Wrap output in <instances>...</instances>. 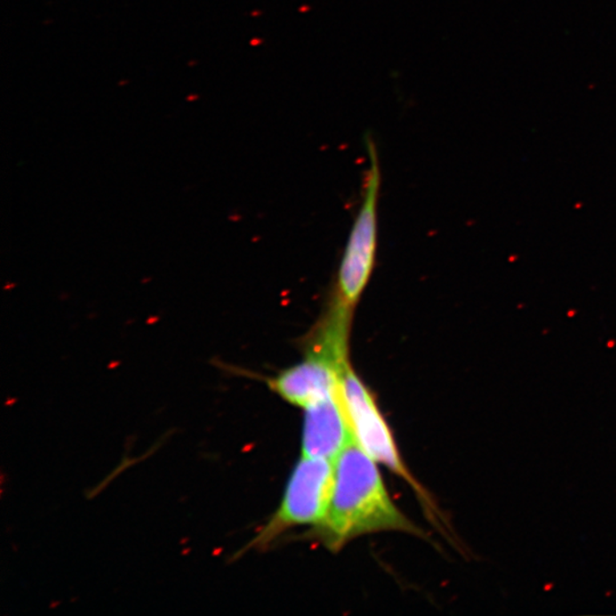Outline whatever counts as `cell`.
Instances as JSON below:
<instances>
[{
  "label": "cell",
  "instance_id": "cell-1",
  "mask_svg": "<svg viewBox=\"0 0 616 616\" xmlns=\"http://www.w3.org/2000/svg\"><path fill=\"white\" fill-rule=\"evenodd\" d=\"M335 482L324 517L308 538L332 553L362 535L396 531L426 538L386 489L377 462L357 445H346L335 460Z\"/></svg>",
  "mask_w": 616,
  "mask_h": 616
},
{
  "label": "cell",
  "instance_id": "cell-2",
  "mask_svg": "<svg viewBox=\"0 0 616 616\" xmlns=\"http://www.w3.org/2000/svg\"><path fill=\"white\" fill-rule=\"evenodd\" d=\"M335 482L333 460L301 457L293 468L279 508L248 545L236 554L267 551L289 530L319 524L327 513Z\"/></svg>",
  "mask_w": 616,
  "mask_h": 616
},
{
  "label": "cell",
  "instance_id": "cell-3",
  "mask_svg": "<svg viewBox=\"0 0 616 616\" xmlns=\"http://www.w3.org/2000/svg\"><path fill=\"white\" fill-rule=\"evenodd\" d=\"M370 158L364 180V199L358 209L348 244L338 271L335 297L341 304L356 309L372 279L376 263L378 236V200L380 191V166L376 143L366 136Z\"/></svg>",
  "mask_w": 616,
  "mask_h": 616
},
{
  "label": "cell",
  "instance_id": "cell-4",
  "mask_svg": "<svg viewBox=\"0 0 616 616\" xmlns=\"http://www.w3.org/2000/svg\"><path fill=\"white\" fill-rule=\"evenodd\" d=\"M342 396L349 419L354 440L377 464H381L397 475L420 495L421 502L432 513L435 506L432 499L412 476L401 457L392 429L382 416L372 390L366 388L353 369L352 364L346 366L341 377Z\"/></svg>",
  "mask_w": 616,
  "mask_h": 616
},
{
  "label": "cell",
  "instance_id": "cell-5",
  "mask_svg": "<svg viewBox=\"0 0 616 616\" xmlns=\"http://www.w3.org/2000/svg\"><path fill=\"white\" fill-rule=\"evenodd\" d=\"M304 411L301 457L335 460L341 450L354 441L342 389Z\"/></svg>",
  "mask_w": 616,
  "mask_h": 616
}]
</instances>
